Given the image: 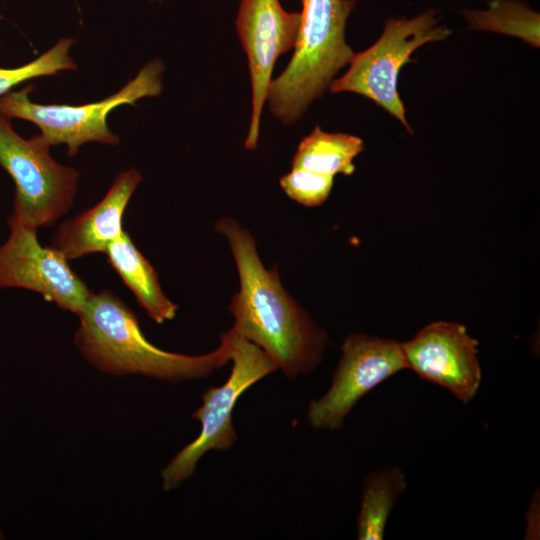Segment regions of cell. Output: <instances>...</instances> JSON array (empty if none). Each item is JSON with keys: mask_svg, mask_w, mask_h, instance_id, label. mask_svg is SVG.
<instances>
[{"mask_svg": "<svg viewBox=\"0 0 540 540\" xmlns=\"http://www.w3.org/2000/svg\"><path fill=\"white\" fill-rule=\"evenodd\" d=\"M405 487L404 475L397 467L377 471L368 477L358 516V539L384 538L388 516Z\"/></svg>", "mask_w": 540, "mask_h": 540, "instance_id": "obj_15", "label": "cell"}, {"mask_svg": "<svg viewBox=\"0 0 540 540\" xmlns=\"http://www.w3.org/2000/svg\"><path fill=\"white\" fill-rule=\"evenodd\" d=\"M452 32L439 24L437 12L432 9L409 19L390 18L378 40L354 54L348 70L332 82L329 91L351 92L369 98L412 133L397 89L400 71L418 48L444 40Z\"/></svg>", "mask_w": 540, "mask_h": 540, "instance_id": "obj_5", "label": "cell"}, {"mask_svg": "<svg viewBox=\"0 0 540 540\" xmlns=\"http://www.w3.org/2000/svg\"><path fill=\"white\" fill-rule=\"evenodd\" d=\"M406 368L401 343L360 333L348 335L330 388L309 404V424L316 429H341L346 416L363 396Z\"/></svg>", "mask_w": 540, "mask_h": 540, "instance_id": "obj_8", "label": "cell"}, {"mask_svg": "<svg viewBox=\"0 0 540 540\" xmlns=\"http://www.w3.org/2000/svg\"><path fill=\"white\" fill-rule=\"evenodd\" d=\"M78 317L76 347L107 374L179 382L208 377L230 360L229 330L221 334L218 348L207 354L191 356L159 349L146 339L128 305L107 289L92 293Z\"/></svg>", "mask_w": 540, "mask_h": 540, "instance_id": "obj_2", "label": "cell"}, {"mask_svg": "<svg viewBox=\"0 0 540 540\" xmlns=\"http://www.w3.org/2000/svg\"><path fill=\"white\" fill-rule=\"evenodd\" d=\"M153 1H161V0H153Z\"/></svg>", "mask_w": 540, "mask_h": 540, "instance_id": "obj_20", "label": "cell"}, {"mask_svg": "<svg viewBox=\"0 0 540 540\" xmlns=\"http://www.w3.org/2000/svg\"><path fill=\"white\" fill-rule=\"evenodd\" d=\"M163 71L162 61L154 59L117 93L98 102L76 106L33 103L29 98L32 90L29 85L1 96L0 112L8 118L34 123L51 146L65 144L67 155L74 156L87 142L118 144L119 137L108 127V114L120 105H135L143 97L159 95Z\"/></svg>", "mask_w": 540, "mask_h": 540, "instance_id": "obj_4", "label": "cell"}, {"mask_svg": "<svg viewBox=\"0 0 540 540\" xmlns=\"http://www.w3.org/2000/svg\"><path fill=\"white\" fill-rule=\"evenodd\" d=\"M463 16L473 30L515 36L534 48L540 46V15L525 2L490 0L485 10H465Z\"/></svg>", "mask_w": 540, "mask_h": 540, "instance_id": "obj_16", "label": "cell"}, {"mask_svg": "<svg viewBox=\"0 0 540 540\" xmlns=\"http://www.w3.org/2000/svg\"><path fill=\"white\" fill-rule=\"evenodd\" d=\"M10 235L0 246V288H24L79 315L91 292L52 246H42L37 229L10 216Z\"/></svg>", "mask_w": 540, "mask_h": 540, "instance_id": "obj_9", "label": "cell"}, {"mask_svg": "<svg viewBox=\"0 0 540 540\" xmlns=\"http://www.w3.org/2000/svg\"><path fill=\"white\" fill-rule=\"evenodd\" d=\"M363 150L364 142L360 137L330 133L315 126L299 143L291 168L333 177L337 174L348 176L355 171L354 158Z\"/></svg>", "mask_w": 540, "mask_h": 540, "instance_id": "obj_14", "label": "cell"}, {"mask_svg": "<svg viewBox=\"0 0 540 540\" xmlns=\"http://www.w3.org/2000/svg\"><path fill=\"white\" fill-rule=\"evenodd\" d=\"M401 344L408 368L419 377L450 390L463 403L474 398L481 382L478 341L465 326L436 321Z\"/></svg>", "mask_w": 540, "mask_h": 540, "instance_id": "obj_11", "label": "cell"}, {"mask_svg": "<svg viewBox=\"0 0 540 540\" xmlns=\"http://www.w3.org/2000/svg\"><path fill=\"white\" fill-rule=\"evenodd\" d=\"M214 230L226 238L239 276L229 304L232 329L264 350L286 377L313 371L327 346L325 331L284 288L277 266L265 267L247 228L225 216Z\"/></svg>", "mask_w": 540, "mask_h": 540, "instance_id": "obj_1", "label": "cell"}, {"mask_svg": "<svg viewBox=\"0 0 540 540\" xmlns=\"http://www.w3.org/2000/svg\"><path fill=\"white\" fill-rule=\"evenodd\" d=\"M229 332L231 373L224 384L210 387L203 394L202 405L192 414V418L201 423V431L161 471L164 490L174 489L191 477L208 451L232 448L237 440L232 414L239 397L256 382L278 370L275 361L264 350L232 328Z\"/></svg>", "mask_w": 540, "mask_h": 540, "instance_id": "obj_7", "label": "cell"}, {"mask_svg": "<svg viewBox=\"0 0 540 540\" xmlns=\"http://www.w3.org/2000/svg\"><path fill=\"white\" fill-rule=\"evenodd\" d=\"M108 262L156 323L173 320L179 309L164 293L158 274L124 230L106 253Z\"/></svg>", "mask_w": 540, "mask_h": 540, "instance_id": "obj_13", "label": "cell"}, {"mask_svg": "<svg viewBox=\"0 0 540 540\" xmlns=\"http://www.w3.org/2000/svg\"><path fill=\"white\" fill-rule=\"evenodd\" d=\"M2 538H3V533H2V531L0 529V539H2Z\"/></svg>", "mask_w": 540, "mask_h": 540, "instance_id": "obj_19", "label": "cell"}, {"mask_svg": "<svg viewBox=\"0 0 540 540\" xmlns=\"http://www.w3.org/2000/svg\"><path fill=\"white\" fill-rule=\"evenodd\" d=\"M300 21V12L286 11L279 0L240 1L235 25L247 56L252 89L247 150L257 147L274 65L280 55L294 49Z\"/></svg>", "mask_w": 540, "mask_h": 540, "instance_id": "obj_10", "label": "cell"}, {"mask_svg": "<svg viewBox=\"0 0 540 540\" xmlns=\"http://www.w3.org/2000/svg\"><path fill=\"white\" fill-rule=\"evenodd\" d=\"M141 180L137 169L120 172L100 202L58 226L51 246L68 260L106 253L123 230L125 209Z\"/></svg>", "mask_w": 540, "mask_h": 540, "instance_id": "obj_12", "label": "cell"}, {"mask_svg": "<svg viewBox=\"0 0 540 540\" xmlns=\"http://www.w3.org/2000/svg\"><path fill=\"white\" fill-rule=\"evenodd\" d=\"M355 4V0H302L293 56L272 79L266 100L283 124L299 120L351 62L355 52L346 42L345 30Z\"/></svg>", "mask_w": 540, "mask_h": 540, "instance_id": "obj_3", "label": "cell"}, {"mask_svg": "<svg viewBox=\"0 0 540 540\" xmlns=\"http://www.w3.org/2000/svg\"><path fill=\"white\" fill-rule=\"evenodd\" d=\"M333 182V176L293 168L279 180L284 193L305 207L323 204L332 190Z\"/></svg>", "mask_w": 540, "mask_h": 540, "instance_id": "obj_18", "label": "cell"}, {"mask_svg": "<svg viewBox=\"0 0 540 540\" xmlns=\"http://www.w3.org/2000/svg\"><path fill=\"white\" fill-rule=\"evenodd\" d=\"M73 43L72 38H62L48 51L25 65L16 68L0 67V97L27 80L54 75L63 70H76L77 66L69 53Z\"/></svg>", "mask_w": 540, "mask_h": 540, "instance_id": "obj_17", "label": "cell"}, {"mask_svg": "<svg viewBox=\"0 0 540 540\" xmlns=\"http://www.w3.org/2000/svg\"><path fill=\"white\" fill-rule=\"evenodd\" d=\"M9 119L0 112V166L15 184L10 216L36 229L51 226L72 207L79 172L55 161L41 134L25 139Z\"/></svg>", "mask_w": 540, "mask_h": 540, "instance_id": "obj_6", "label": "cell"}]
</instances>
